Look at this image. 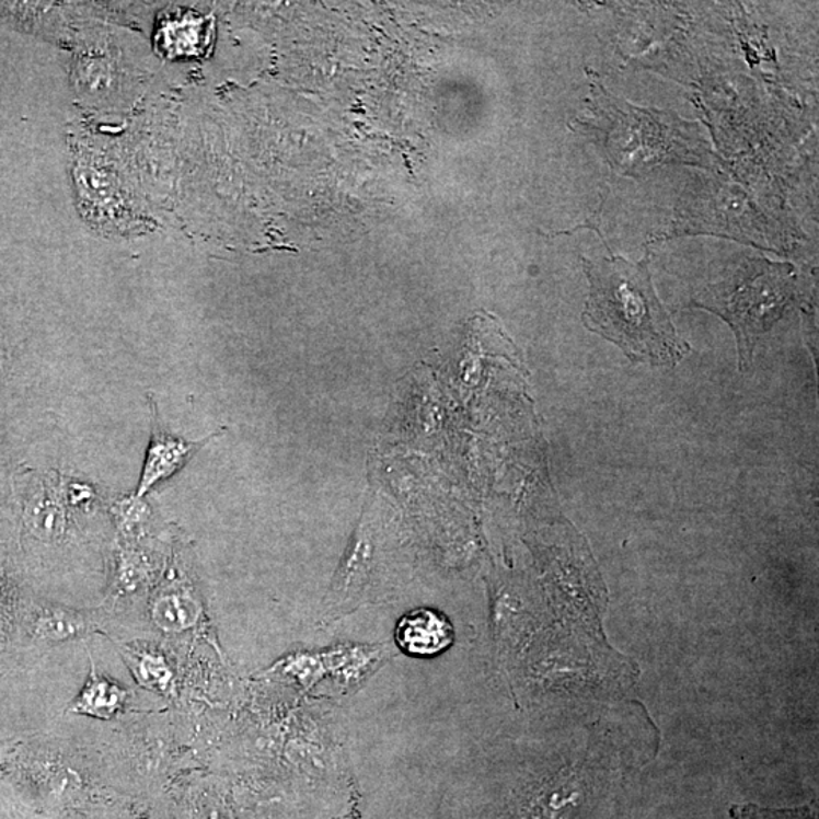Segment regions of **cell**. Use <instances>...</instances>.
Here are the masks:
<instances>
[{
  "label": "cell",
  "mask_w": 819,
  "mask_h": 819,
  "mask_svg": "<svg viewBox=\"0 0 819 819\" xmlns=\"http://www.w3.org/2000/svg\"><path fill=\"white\" fill-rule=\"evenodd\" d=\"M114 518L117 527L126 538H137L140 531L151 522L152 510L145 498H134L132 495L125 496L113 506Z\"/></svg>",
  "instance_id": "10"
},
{
  "label": "cell",
  "mask_w": 819,
  "mask_h": 819,
  "mask_svg": "<svg viewBox=\"0 0 819 819\" xmlns=\"http://www.w3.org/2000/svg\"><path fill=\"white\" fill-rule=\"evenodd\" d=\"M60 491L62 498L66 499V504L69 507L90 506L97 498L96 492H94L90 484L74 482V480H66V483H61Z\"/></svg>",
  "instance_id": "11"
},
{
  "label": "cell",
  "mask_w": 819,
  "mask_h": 819,
  "mask_svg": "<svg viewBox=\"0 0 819 819\" xmlns=\"http://www.w3.org/2000/svg\"><path fill=\"white\" fill-rule=\"evenodd\" d=\"M397 647L407 656L431 659L454 644L455 633L447 614L430 608H417L397 621Z\"/></svg>",
  "instance_id": "3"
},
{
  "label": "cell",
  "mask_w": 819,
  "mask_h": 819,
  "mask_svg": "<svg viewBox=\"0 0 819 819\" xmlns=\"http://www.w3.org/2000/svg\"><path fill=\"white\" fill-rule=\"evenodd\" d=\"M126 664L139 684L152 691L169 694L175 684V674L163 653L155 648H126Z\"/></svg>",
  "instance_id": "6"
},
{
  "label": "cell",
  "mask_w": 819,
  "mask_h": 819,
  "mask_svg": "<svg viewBox=\"0 0 819 819\" xmlns=\"http://www.w3.org/2000/svg\"><path fill=\"white\" fill-rule=\"evenodd\" d=\"M199 613L198 600L183 586L165 589L151 608L153 624L168 633L185 632L193 627L198 622Z\"/></svg>",
  "instance_id": "5"
},
{
  "label": "cell",
  "mask_w": 819,
  "mask_h": 819,
  "mask_svg": "<svg viewBox=\"0 0 819 819\" xmlns=\"http://www.w3.org/2000/svg\"><path fill=\"white\" fill-rule=\"evenodd\" d=\"M92 618L72 609L47 608L38 613L35 633L46 641H67L93 632Z\"/></svg>",
  "instance_id": "7"
},
{
  "label": "cell",
  "mask_w": 819,
  "mask_h": 819,
  "mask_svg": "<svg viewBox=\"0 0 819 819\" xmlns=\"http://www.w3.org/2000/svg\"><path fill=\"white\" fill-rule=\"evenodd\" d=\"M126 701H128V691L116 681L97 674L92 661L89 680L73 700L69 712L93 716V718L112 719L124 711Z\"/></svg>",
  "instance_id": "4"
},
{
  "label": "cell",
  "mask_w": 819,
  "mask_h": 819,
  "mask_svg": "<svg viewBox=\"0 0 819 819\" xmlns=\"http://www.w3.org/2000/svg\"><path fill=\"white\" fill-rule=\"evenodd\" d=\"M151 440H149L148 451H146L139 484L131 494L134 498L139 499L145 498L153 487L159 486V484L175 475L176 472L183 470L196 452L203 450L205 445L215 440L223 431H216L205 439L198 440V442H191L183 437L172 435L165 428V425L160 423L153 401H151Z\"/></svg>",
  "instance_id": "2"
},
{
  "label": "cell",
  "mask_w": 819,
  "mask_h": 819,
  "mask_svg": "<svg viewBox=\"0 0 819 819\" xmlns=\"http://www.w3.org/2000/svg\"><path fill=\"white\" fill-rule=\"evenodd\" d=\"M153 573L152 558L145 551L132 545H125L117 554L116 570H114V592L128 595L143 589L151 582Z\"/></svg>",
  "instance_id": "8"
},
{
  "label": "cell",
  "mask_w": 819,
  "mask_h": 819,
  "mask_svg": "<svg viewBox=\"0 0 819 819\" xmlns=\"http://www.w3.org/2000/svg\"><path fill=\"white\" fill-rule=\"evenodd\" d=\"M31 522L42 538L58 539L65 535L69 529V510L62 504L61 491L55 498L47 496L37 504Z\"/></svg>",
  "instance_id": "9"
},
{
  "label": "cell",
  "mask_w": 819,
  "mask_h": 819,
  "mask_svg": "<svg viewBox=\"0 0 819 819\" xmlns=\"http://www.w3.org/2000/svg\"><path fill=\"white\" fill-rule=\"evenodd\" d=\"M590 290L582 324L633 361L672 368L691 346L677 334L653 286L648 259H582Z\"/></svg>",
  "instance_id": "1"
}]
</instances>
